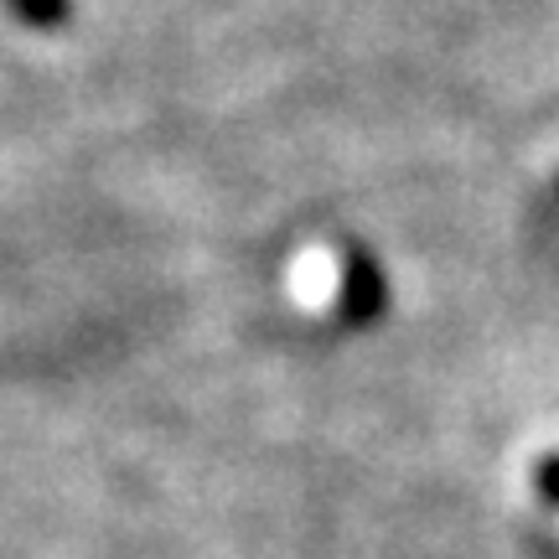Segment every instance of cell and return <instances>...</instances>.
Returning <instances> with one entry per match:
<instances>
[{"instance_id": "6da1fadb", "label": "cell", "mask_w": 559, "mask_h": 559, "mask_svg": "<svg viewBox=\"0 0 559 559\" xmlns=\"http://www.w3.org/2000/svg\"><path fill=\"white\" fill-rule=\"evenodd\" d=\"M332 270H337V290H332L337 317L347 326H373L389 311V280H383L379 260L358 239H342L332 249Z\"/></svg>"}, {"instance_id": "7a4b0ae2", "label": "cell", "mask_w": 559, "mask_h": 559, "mask_svg": "<svg viewBox=\"0 0 559 559\" xmlns=\"http://www.w3.org/2000/svg\"><path fill=\"white\" fill-rule=\"evenodd\" d=\"M5 16H16L32 32H58L62 21L73 16V0H0Z\"/></svg>"}, {"instance_id": "3957f363", "label": "cell", "mask_w": 559, "mask_h": 559, "mask_svg": "<svg viewBox=\"0 0 559 559\" xmlns=\"http://www.w3.org/2000/svg\"><path fill=\"white\" fill-rule=\"evenodd\" d=\"M534 492H539L549 508H559V451H544L534 461Z\"/></svg>"}]
</instances>
